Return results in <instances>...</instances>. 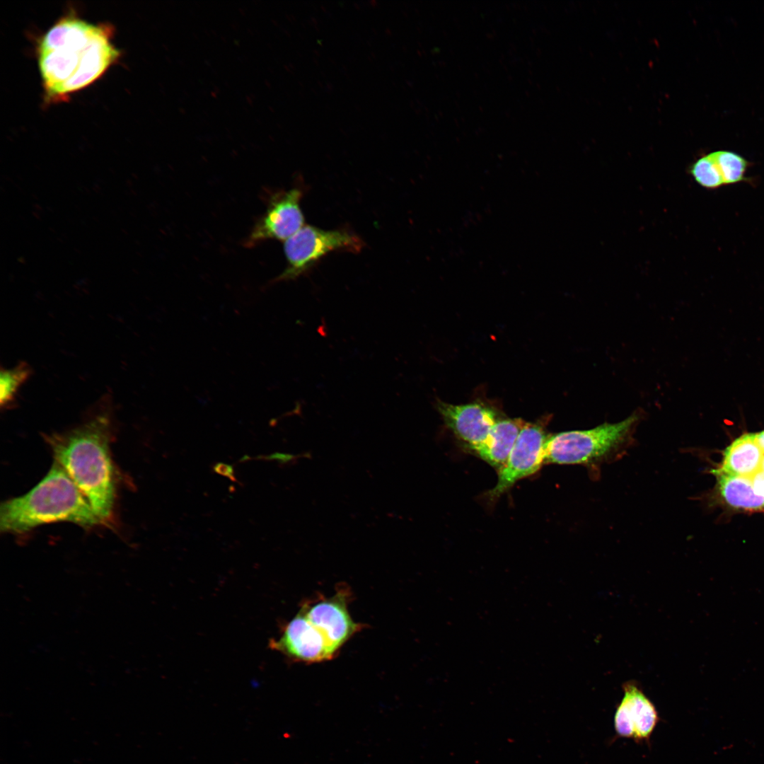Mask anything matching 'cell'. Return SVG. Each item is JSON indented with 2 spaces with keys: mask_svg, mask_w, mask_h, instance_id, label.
<instances>
[{
  "mask_svg": "<svg viewBox=\"0 0 764 764\" xmlns=\"http://www.w3.org/2000/svg\"><path fill=\"white\" fill-rule=\"evenodd\" d=\"M718 166L724 185H734L747 180L746 173L749 162L740 154L727 150L712 152Z\"/></svg>",
  "mask_w": 764,
  "mask_h": 764,
  "instance_id": "2e32d148",
  "label": "cell"
},
{
  "mask_svg": "<svg viewBox=\"0 0 764 764\" xmlns=\"http://www.w3.org/2000/svg\"><path fill=\"white\" fill-rule=\"evenodd\" d=\"M270 646L295 661L305 663L330 660L336 654L301 608L286 625L280 637L270 641Z\"/></svg>",
  "mask_w": 764,
  "mask_h": 764,
  "instance_id": "9c48e42d",
  "label": "cell"
},
{
  "mask_svg": "<svg viewBox=\"0 0 764 764\" xmlns=\"http://www.w3.org/2000/svg\"><path fill=\"white\" fill-rule=\"evenodd\" d=\"M110 433L109 412L103 411L74 429L45 436L54 461L76 484L101 522L110 519L115 502Z\"/></svg>",
  "mask_w": 764,
  "mask_h": 764,
  "instance_id": "7a4b0ae2",
  "label": "cell"
},
{
  "mask_svg": "<svg viewBox=\"0 0 764 764\" xmlns=\"http://www.w3.org/2000/svg\"><path fill=\"white\" fill-rule=\"evenodd\" d=\"M306 457L307 458H311V453H301V454H296L295 455V454H291V453L275 452V453H273L267 455V456L262 455V456H257L255 458H249L248 456H245V457H243V458L241 459V461H245V460H250V459L262 460V461L263 460V461H276L279 464L282 465L284 466V465H289L290 464L293 465V464L297 463L298 460L300 459L301 458H306Z\"/></svg>",
  "mask_w": 764,
  "mask_h": 764,
  "instance_id": "ac0fdd59",
  "label": "cell"
},
{
  "mask_svg": "<svg viewBox=\"0 0 764 764\" xmlns=\"http://www.w3.org/2000/svg\"><path fill=\"white\" fill-rule=\"evenodd\" d=\"M719 495L729 507L740 510H764V497L754 490L751 478L730 475L719 468L713 469Z\"/></svg>",
  "mask_w": 764,
  "mask_h": 764,
  "instance_id": "5bb4252c",
  "label": "cell"
},
{
  "mask_svg": "<svg viewBox=\"0 0 764 764\" xmlns=\"http://www.w3.org/2000/svg\"><path fill=\"white\" fill-rule=\"evenodd\" d=\"M638 417L632 415L617 423H604L588 430L563 432L548 436L545 464L594 465L623 449Z\"/></svg>",
  "mask_w": 764,
  "mask_h": 764,
  "instance_id": "277c9868",
  "label": "cell"
},
{
  "mask_svg": "<svg viewBox=\"0 0 764 764\" xmlns=\"http://www.w3.org/2000/svg\"><path fill=\"white\" fill-rule=\"evenodd\" d=\"M624 696L614 715V728L619 737L635 742H649L659 717L658 712L634 681L623 684Z\"/></svg>",
  "mask_w": 764,
  "mask_h": 764,
  "instance_id": "30bf717a",
  "label": "cell"
},
{
  "mask_svg": "<svg viewBox=\"0 0 764 764\" xmlns=\"http://www.w3.org/2000/svg\"><path fill=\"white\" fill-rule=\"evenodd\" d=\"M303 194L299 186L270 194L265 213L255 223L244 245L253 247L268 240L285 241L299 231L304 226Z\"/></svg>",
  "mask_w": 764,
  "mask_h": 764,
  "instance_id": "8992f818",
  "label": "cell"
},
{
  "mask_svg": "<svg viewBox=\"0 0 764 764\" xmlns=\"http://www.w3.org/2000/svg\"><path fill=\"white\" fill-rule=\"evenodd\" d=\"M364 241L355 233L345 229L324 230L304 225L284 241V252L286 267L269 282L294 280L305 274L323 257L332 252L359 253Z\"/></svg>",
  "mask_w": 764,
  "mask_h": 764,
  "instance_id": "5b68a950",
  "label": "cell"
},
{
  "mask_svg": "<svg viewBox=\"0 0 764 764\" xmlns=\"http://www.w3.org/2000/svg\"><path fill=\"white\" fill-rule=\"evenodd\" d=\"M71 522L84 528L101 523L86 498L55 461L29 492L0 507V530L23 533L47 523Z\"/></svg>",
  "mask_w": 764,
  "mask_h": 764,
  "instance_id": "3957f363",
  "label": "cell"
},
{
  "mask_svg": "<svg viewBox=\"0 0 764 764\" xmlns=\"http://www.w3.org/2000/svg\"><path fill=\"white\" fill-rule=\"evenodd\" d=\"M213 470L216 473L228 478L231 481L238 482L234 474L233 467L231 465L219 462L214 465Z\"/></svg>",
  "mask_w": 764,
  "mask_h": 764,
  "instance_id": "d6986e66",
  "label": "cell"
},
{
  "mask_svg": "<svg viewBox=\"0 0 764 764\" xmlns=\"http://www.w3.org/2000/svg\"><path fill=\"white\" fill-rule=\"evenodd\" d=\"M349 597V589L340 587L333 596L301 608L335 654L361 629V625L352 620L348 610Z\"/></svg>",
  "mask_w": 764,
  "mask_h": 764,
  "instance_id": "ba28073f",
  "label": "cell"
},
{
  "mask_svg": "<svg viewBox=\"0 0 764 764\" xmlns=\"http://www.w3.org/2000/svg\"><path fill=\"white\" fill-rule=\"evenodd\" d=\"M755 434H756V441H757L758 444L761 448V449L764 451V431H762V432H760L759 433H756Z\"/></svg>",
  "mask_w": 764,
  "mask_h": 764,
  "instance_id": "ffe728a7",
  "label": "cell"
},
{
  "mask_svg": "<svg viewBox=\"0 0 764 764\" xmlns=\"http://www.w3.org/2000/svg\"><path fill=\"white\" fill-rule=\"evenodd\" d=\"M762 471H763V473H764V458H763V465H762Z\"/></svg>",
  "mask_w": 764,
  "mask_h": 764,
  "instance_id": "44dd1931",
  "label": "cell"
},
{
  "mask_svg": "<svg viewBox=\"0 0 764 764\" xmlns=\"http://www.w3.org/2000/svg\"><path fill=\"white\" fill-rule=\"evenodd\" d=\"M722 471L751 478L762 470L764 451L758 444L755 434H745L735 439L723 453Z\"/></svg>",
  "mask_w": 764,
  "mask_h": 764,
  "instance_id": "7c38bea8",
  "label": "cell"
},
{
  "mask_svg": "<svg viewBox=\"0 0 764 764\" xmlns=\"http://www.w3.org/2000/svg\"><path fill=\"white\" fill-rule=\"evenodd\" d=\"M32 374L30 366L25 362H21L10 369H1L0 372V405L1 409H7L16 402L17 393L21 386Z\"/></svg>",
  "mask_w": 764,
  "mask_h": 764,
  "instance_id": "9a60e30c",
  "label": "cell"
},
{
  "mask_svg": "<svg viewBox=\"0 0 764 764\" xmlns=\"http://www.w3.org/2000/svg\"><path fill=\"white\" fill-rule=\"evenodd\" d=\"M526 423L520 419H498L485 442L475 452L487 463L500 469Z\"/></svg>",
  "mask_w": 764,
  "mask_h": 764,
  "instance_id": "4fadbf2b",
  "label": "cell"
},
{
  "mask_svg": "<svg viewBox=\"0 0 764 764\" xmlns=\"http://www.w3.org/2000/svg\"><path fill=\"white\" fill-rule=\"evenodd\" d=\"M548 436L543 429L526 423L504 465L498 470L496 485L487 493L494 500L511 488L517 481L536 473L545 464V444Z\"/></svg>",
  "mask_w": 764,
  "mask_h": 764,
  "instance_id": "52a82bcc",
  "label": "cell"
},
{
  "mask_svg": "<svg viewBox=\"0 0 764 764\" xmlns=\"http://www.w3.org/2000/svg\"><path fill=\"white\" fill-rule=\"evenodd\" d=\"M689 172L699 185L707 190H716L724 185L712 152L696 160Z\"/></svg>",
  "mask_w": 764,
  "mask_h": 764,
  "instance_id": "e0dca14e",
  "label": "cell"
},
{
  "mask_svg": "<svg viewBox=\"0 0 764 764\" xmlns=\"http://www.w3.org/2000/svg\"><path fill=\"white\" fill-rule=\"evenodd\" d=\"M436 408L446 426L474 451L485 442L498 420L493 410L478 403L454 405L438 400Z\"/></svg>",
  "mask_w": 764,
  "mask_h": 764,
  "instance_id": "8fae6325",
  "label": "cell"
},
{
  "mask_svg": "<svg viewBox=\"0 0 764 764\" xmlns=\"http://www.w3.org/2000/svg\"><path fill=\"white\" fill-rule=\"evenodd\" d=\"M112 28L75 16L58 21L41 38L38 64L47 102L62 100L99 79L120 57Z\"/></svg>",
  "mask_w": 764,
  "mask_h": 764,
  "instance_id": "6da1fadb",
  "label": "cell"
}]
</instances>
